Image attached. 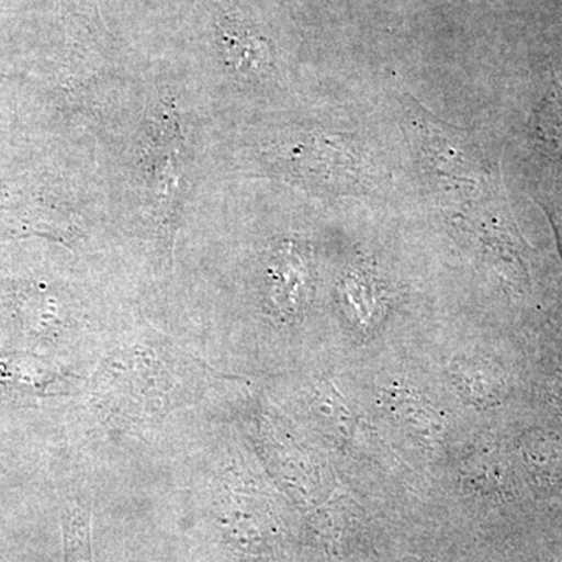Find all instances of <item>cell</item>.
<instances>
[{
    "mask_svg": "<svg viewBox=\"0 0 562 562\" xmlns=\"http://www.w3.org/2000/svg\"><path fill=\"white\" fill-rule=\"evenodd\" d=\"M173 353L150 347L114 349L95 372L99 409L122 422L150 420L187 402L184 371L171 364Z\"/></svg>",
    "mask_w": 562,
    "mask_h": 562,
    "instance_id": "6da1fadb",
    "label": "cell"
},
{
    "mask_svg": "<svg viewBox=\"0 0 562 562\" xmlns=\"http://www.w3.org/2000/svg\"><path fill=\"white\" fill-rule=\"evenodd\" d=\"M220 43L225 61L243 76H258L268 66L269 52L265 41L233 18L220 22Z\"/></svg>",
    "mask_w": 562,
    "mask_h": 562,
    "instance_id": "7a4b0ae2",
    "label": "cell"
},
{
    "mask_svg": "<svg viewBox=\"0 0 562 562\" xmlns=\"http://www.w3.org/2000/svg\"><path fill=\"white\" fill-rule=\"evenodd\" d=\"M450 375L457 391L473 405L487 403L494 398V382L490 369L479 357H462L452 362Z\"/></svg>",
    "mask_w": 562,
    "mask_h": 562,
    "instance_id": "3957f363",
    "label": "cell"
},
{
    "mask_svg": "<svg viewBox=\"0 0 562 562\" xmlns=\"http://www.w3.org/2000/svg\"><path fill=\"white\" fill-rule=\"evenodd\" d=\"M66 562H92L90 506L76 505L65 519Z\"/></svg>",
    "mask_w": 562,
    "mask_h": 562,
    "instance_id": "277c9868",
    "label": "cell"
}]
</instances>
